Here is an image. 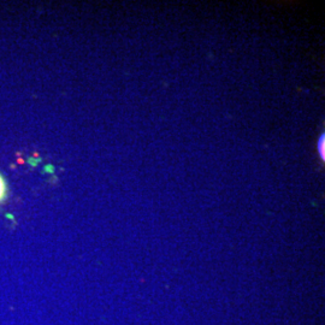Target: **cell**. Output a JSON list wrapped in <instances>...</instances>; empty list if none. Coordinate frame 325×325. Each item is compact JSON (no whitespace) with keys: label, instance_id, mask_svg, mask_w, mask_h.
<instances>
[{"label":"cell","instance_id":"obj_1","mask_svg":"<svg viewBox=\"0 0 325 325\" xmlns=\"http://www.w3.org/2000/svg\"><path fill=\"white\" fill-rule=\"evenodd\" d=\"M6 183L4 179L2 177V175H0V201H3V200L5 199L6 196Z\"/></svg>","mask_w":325,"mask_h":325},{"label":"cell","instance_id":"obj_2","mask_svg":"<svg viewBox=\"0 0 325 325\" xmlns=\"http://www.w3.org/2000/svg\"><path fill=\"white\" fill-rule=\"evenodd\" d=\"M319 153L321 154V157L324 158V136H321L320 142H319Z\"/></svg>","mask_w":325,"mask_h":325}]
</instances>
